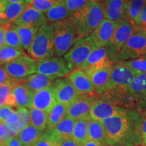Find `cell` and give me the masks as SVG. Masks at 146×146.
Returning <instances> with one entry per match:
<instances>
[{
    "mask_svg": "<svg viewBox=\"0 0 146 146\" xmlns=\"http://www.w3.org/2000/svg\"><path fill=\"white\" fill-rule=\"evenodd\" d=\"M143 114L125 110L102 120L107 140V146H137L143 145L141 124Z\"/></svg>",
    "mask_w": 146,
    "mask_h": 146,
    "instance_id": "6da1fadb",
    "label": "cell"
},
{
    "mask_svg": "<svg viewBox=\"0 0 146 146\" xmlns=\"http://www.w3.org/2000/svg\"><path fill=\"white\" fill-rule=\"evenodd\" d=\"M104 18V8L101 2L89 1L71 16L78 39L89 36Z\"/></svg>",
    "mask_w": 146,
    "mask_h": 146,
    "instance_id": "7a4b0ae2",
    "label": "cell"
},
{
    "mask_svg": "<svg viewBox=\"0 0 146 146\" xmlns=\"http://www.w3.org/2000/svg\"><path fill=\"white\" fill-rule=\"evenodd\" d=\"M54 30V54L56 57L64 56L78 41V36L70 19L52 23Z\"/></svg>",
    "mask_w": 146,
    "mask_h": 146,
    "instance_id": "3957f363",
    "label": "cell"
},
{
    "mask_svg": "<svg viewBox=\"0 0 146 146\" xmlns=\"http://www.w3.org/2000/svg\"><path fill=\"white\" fill-rule=\"evenodd\" d=\"M27 52L29 56L36 60L54 56V30L52 24L47 23L38 30L34 41Z\"/></svg>",
    "mask_w": 146,
    "mask_h": 146,
    "instance_id": "277c9868",
    "label": "cell"
},
{
    "mask_svg": "<svg viewBox=\"0 0 146 146\" xmlns=\"http://www.w3.org/2000/svg\"><path fill=\"white\" fill-rule=\"evenodd\" d=\"M36 64L37 60L24 54L2 67L9 77L16 82H23L29 76L36 73Z\"/></svg>",
    "mask_w": 146,
    "mask_h": 146,
    "instance_id": "5b68a950",
    "label": "cell"
},
{
    "mask_svg": "<svg viewBox=\"0 0 146 146\" xmlns=\"http://www.w3.org/2000/svg\"><path fill=\"white\" fill-rule=\"evenodd\" d=\"M95 49L96 47L89 36L78 39L64 56L70 71L80 69L90 53Z\"/></svg>",
    "mask_w": 146,
    "mask_h": 146,
    "instance_id": "8992f818",
    "label": "cell"
},
{
    "mask_svg": "<svg viewBox=\"0 0 146 146\" xmlns=\"http://www.w3.org/2000/svg\"><path fill=\"white\" fill-rule=\"evenodd\" d=\"M119 58L123 61L136 59L146 55V35L138 29L122 46Z\"/></svg>",
    "mask_w": 146,
    "mask_h": 146,
    "instance_id": "52a82bcc",
    "label": "cell"
},
{
    "mask_svg": "<svg viewBox=\"0 0 146 146\" xmlns=\"http://www.w3.org/2000/svg\"><path fill=\"white\" fill-rule=\"evenodd\" d=\"M68 65L64 58L55 57L37 60L36 73L56 79L63 78L70 73Z\"/></svg>",
    "mask_w": 146,
    "mask_h": 146,
    "instance_id": "ba28073f",
    "label": "cell"
},
{
    "mask_svg": "<svg viewBox=\"0 0 146 146\" xmlns=\"http://www.w3.org/2000/svg\"><path fill=\"white\" fill-rule=\"evenodd\" d=\"M138 29L137 27L126 20L119 21L106 47H110L112 52L119 54L122 46Z\"/></svg>",
    "mask_w": 146,
    "mask_h": 146,
    "instance_id": "9c48e42d",
    "label": "cell"
},
{
    "mask_svg": "<svg viewBox=\"0 0 146 146\" xmlns=\"http://www.w3.org/2000/svg\"><path fill=\"white\" fill-rule=\"evenodd\" d=\"M129 94L135 104L136 111L143 112L146 110V72L135 76L130 84Z\"/></svg>",
    "mask_w": 146,
    "mask_h": 146,
    "instance_id": "30bf717a",
    "label": "cell"
},
{
    "mask_svg": "<svg viewBox=\"0 0 146 146\" xmlns=\"http://www.w3.org/2000/svg\"><path fill=\"white\" fill-rule=\"evenodd\" d=\"M98 98L94 94L81 95L67 106L66 116L75 120L89 117L91 106Z\"/></svg>",
    "mask_w": 146,
    "mask_h": 146,
    "instance_id": "8fae6325",
    "label": "cell"
},
{
    "mask_svg": "<svg viewBox=\"0 0 146 146\" xmlns=\"http://www.w3.org/2000/svg\"><path fill=\"white\" fill-rule=\"evenodd\" d=\"M56 102L68 106L81 96L67 78L55 80L52 85Z\"/></svg>",
    "mask_w": 146,
    "mask_h": 146,
    "instance_id": "7c38bea8",
    "label": "cell"
},
{
    "mask_svg": "<svg viewBox=\"0 0 146 146\" xmlns=\"http://www.w3.org/2000/svg\"><path fill=\"white\" fill-rule=\"evenodd\" d=\"M118 22L119 21H113L104 18L103 21L89 36L96 48L106 47L108 44Z\"/></svg>",
    "mask_w": 146,
    "mask_h": 146,
    "instance_id": "4fadbf2b",
    "label": "cell"
},
{
    "mask_svg": "<svg viewBox=\"0 0 146 146\" xmlns=\"http://www.w3.org/2000/svg\"><path fill=\"white\" fill-rule=\"evenodd\" d=\"M47 23L45 14L28 5L27 8L22 12L12 24L14 26H29L39 29Z\"/></svg>",
    "mask_w": 146,
    "mask_h": 146,
    "instance_id": "5bb4252c",
    "label": "cell"
},
{
    "mask_svg": "<svg viewBox=\"0 0 146 146\" xmlns=\"http://www.w3.org/2000/svg\"><path fill=\"white\" fill-rule=\"evenodd\" d=\"M123 110L107 100L101 98H98L91 106L89 117L98 121H102L117 114Z\"/></svg>",
    "mask_w": 146,
    "mask_h": 146,
    "instance_id": "9a60e30c",
    "label": "cell"
},
{
    "mask_svg": "<svg viewBox=\"0 0 146 146\" xmlns=\"http://www.w3.org/2000/svg\"><path fill=\"white\" fill-rule=\"evenodd\" d=\"M104 8V18L113 21H127L129 1L127 0H102Z\"/></svg>",
    "mask_w": 146,
    "mask_h": 146,
    "instance_id": "2e32d148",
    "label": "cell"
},
{
    "mask_svg": "<svg viewBox=\"0 0 146 146\" xmlns=\"http://www.w3.org/2000/svg\"><path fill=\"white\" fill-rule=\"evenodd\" d=\"M56 102L55 91L52 85L34 93L32 99V108L39 109L49 113Z\"/></svg>",
    "mask_w": 146,
    "mask_h": 146,
    "instance_id": "e0dca14e",
    "label": "cell"
},
{
    "mask_svg": "<svg viewBox=\"0 0 146 146\" xmlns=\"http://www.w3.org/2000/svg\"><path fill=\"white\" fill-rule=\"evenodd\" d=\"M66 78L81 95L94 94L96 91L89 76L83 70L78 69L71 71Z\"/></svg>",
    "mask_w": 146,
    "mask_h": 146,
    "instance_id": "ac0fdd59",
    "label": "cell"
},
{
    "mask_svg": "<svg viewBox=\"0 0 146 146\" xmlns=\"http://www.w3.org/2000/svg\"><path fill=\"white\" fill-rule=\"evenodd\" d=\"M108 54L109 51L106 47L95 49L90 53L85 62L82 64L80 70L86 71L101 66L112 65Z\"/></svg>",
    "mask_w": 146,
    "mask_h": 146,
    "instance_id": "d6986e66",
    "label": "cell"
},
{
    "mask_svg": "<svg viewBox=\"0 0 146 146\" xmlns=\"http://www.w3.org/2000/svg\"><path fill=\"white\" fill-rule=\"evenodd\" d=\"M112 68V65H104L84 71L89 76L91 83L94 85L96 92L100 91L106 85L110 75Z\"/></svg>",
    "mask_w": 146,
    "mask_h": 146,
    "instance_id": "ffe728a7",
    "label": "cell"
},
{
    "mask_svg": "<svg viewBox=\"0 0 146 146\" xmlns=\"http://www.w3.org/2000/svg\"><path fill=\"white\" fill-rule=\"evenodd\" d=\"M16 107L32 108V99L33 93L24 85L23 82H18L12 89Z\"/></svg>",
    "mask_w": 146,
    "mask_h": 146,
    "instance_id": "44dd1931",
    "label": "cell"
},
{
    "mask_svg": "<svg viewBox=\"0 0 146 146\" xmlns=\"http://www.w3.org/2000/svg\"><path fill=\"white\" fill-rule=\"evenodd\" d=\"M87 127L88 139L103 146H107L106 136L101 122L92 119L89 116L87 118Z\"/></svg>",
    "mask_w": 146,
    "mask_h": 146,
    "instance_id": "7402d4cb",
    "label": "cell"
},
{
    "mask_svg": "<svg viewBox=\"0 0 146 146\" xmlns=\"http://www.w3.org/2000/svg\"><path fill=\"white\" fill-rule=\"evenodd\" d=\"M55 80L56 79L52 77L36 73L29 76L23 83L34 94L36 91L52 86Z\"/></svg>",
    "mask_w": 146,
    "mask_h": 146,
    "instance_id": "603a6c76",
    "label": "cell"
},
{
    "mask_svg": "<svg viewBox=\"0 0 146 146\" xmlns=\"http://www.w3.org/2000/svg\"><path fill=\"white\" fill-rule=\"evenodd\" d=\"M44 14L47 21L50 22V24L70 19L72 16L62 0H57L54 6Z\"/></svg>",
    "mask_w": 146,
    "mask_h": 146,
    "instance_id": "cb8c5ba5",
    "label": "cell"
},
{
    "mask_svg": "<svg viewBox=\"0 0 146 146\" xmlns=\"http://www.w3.org/2000/svg\"><path fill=\"white\" fill-rule=\"evenodd\" d=\"M74 123H75V120L68 116H66L61 121H60L56 125V127L49 130L52 131L53 135L61 143L66 139L71 137Z\"/></svg>",
    "mask_w": 146,
    "mask_h": 146,
    "instance_id": "d4e9b609",
    "label": "cell"
},
{
    "mask_svg": "<svg viewBox=\"0 0 146 146\" xmlns=\"http://www.w3.org/2000/svg\"><path fill=\"white\" fill-rule=\"evenodd\" d=\"M44 132L29 125L22 129L16 136L22 146H34Z\"/></svg>",
    "mask_w": 146,
    "mask_h": 146,
    "instance_id": "484cf974",
    "label": "cell"
},
{
    "mask_svg": "<svg viewBox=\"0 0 146 146\" xmlns=\"http://www.w3.org/2000/svg\"><path fill=\"white\" fill-rule=\"evenodd\" d=\"M67 106L56 102V104L48 113L47 118V129H52L56 125L66 116Z\"/></svg>",
    "mask_w": 146,
    "mask_h": 146,
    "instance_id": "4316f807",
    "label": "cell"
},
{
    "mask_svg": "<svg viewBox=\"0 0 146 146\" xmlns=\"http://www.w3.org/2000/svg\"><path fill=\"white\" fill-rule=\"evenodd\" d=\"M15 28L21 40L22 47L24 50H27L34 41L39 29L29 26H15Z\"/></svg>",
    "mask_w": 146,
    "mask_h": 146,
    "instance_id": "83f0119b",
    "label": "cell"
},
{
    "mask_svg": "<svg viewBox=\"0 0 146 146\" xmlns=\"http://www.w3.org/2000/svg\"><path fill=\"white\" fill-rule=\"evenodd\" d=\"M87 118H80L75 120L71 138L80 146H83L87 140Z\"/></svg>",
    "mask_w": 146,
    "mask_h": 146,
    "instance_id": "f1b7e54d",
    "label": "cell"
},
{
    "mask_svg": "<svg viewBox=\"0 0 146 146\" xmlns=\"http://www.w3.org/2000/svg\"><path fill=\"white\" fill-rule=\"evenodd\" d=\"M28 5L26 2L10 3L5 1L4 15L6 24L13 23L27 8Z\"/></svg>",
    "mask_w": 146,
    "mask_h": 146,
    "instance_id": "f546056e",
    "label": "cell"
},
{
    "mask_svg": "<svg viewBox=\"0 0 146 146\" xmlns=\"http://www.w3.org/2000/svg\"><path fill=\"white\" fill-rule=\"evenodd\" d=\"M48 113L36 108L29 110V125L39 130L45 131L47 129Z\"/></svg>",
    "mask_w": 146,
    "mask_h": 146,
    "instance_id": "4dcf8cb0",
    "label": "cell"
},
{
    "mask_svg": "<svg viewBox=\"0 0 146 146\" xmlns=\"http://www.w3.org/2000/svg\"><path fill=\"white\" fill-rule=\"evenodd\" d=\"M3 45L12 47L18 50H24L22 47L21 40L15 26L12 23H9L5 25V33Z\"/></svg>",
    "mask_w": 146,
    "mask_h": 146,
    "instance_id": "1f68e13d",
    "label": "cell"
},
{
    "mask_svg": "<svg viewBox=\"0 0 146 146\" xmlns=\"http://www.w3.org/2000/svg\"><path fill=\"white\" fill-rule=\"evenodd\" d=\"M145 3L146 0H131L129 1L127 21L137 27L138 17Z\"/></svg>",
    "mask_w": 146,
    "mask_h": 146,
    "instance_id": "d6a6232c",
    "label": "cell"
},
{
    "mask_svg": "<svg viewBox=\"0 0 146 146\" xmlns=\"http://www.w3.org/2000/svg\"><path fill=\"white\" fill-rule=\"evenodd\" d=\"M24 54H25L24 50L3 45L0 49V66H3L10 62L13 61L14 60Z\"/></svg>",
    "mask_w": 146,
    "mask_h": 146,
    "instance_id": "836d02e7",
    "label": "cell"
},
{
    "mask_svg": "<svg viewBox=\"0 0 146 146\" xmlns=\"http://www.w3.org/2000/svg\"><path fill=\"white\" fill-rule=\"evenodd\" d=\"M120 63L130 68L137 74L146 72V55L136 59L123 61Z\"/></svg>",
    "mask_w": 146,
    "mask_h": 146,
    "instance_id": "e575fe53",
    "label": "cell"
},
{
    "mask_svg": "<svg viewBox=\"0 0 146 146\" xmlns=\"http://www.w3.org/2000/svg\"><path fill=\"white\" fill-rule=\"evenodd\" d=\"M60 142L56 139L52 131L47 129L34 146H60Z\"/></svg>",
    "mask_w": 146,
    "mask_h": 146,
    "instance_id": "d590c367",
    "label": "cell"
},
{
    "mask_svg": "<svg viewBox=\"0 0 146 146\" xmlns=\"http://www.w3.org/2000/svg\"><path fill=\"white\" fill-rule=\"evenodd\" d=\"M3 125L14 136H16L22 130L16 110L5 120Z\"/></svg>",
    "mask_w": 146,
    "mask_h": 146,
    "instance_id": "8d00e7d4",
    "label": "cell"
},
{
    "mask_svg": "<svg viewBox=\"0 0 146 146\" xmlns=\"http://www.w3.org/2000/svg\"><path fill=\"white\" fill-rule=\"evenodd\" d=\"M14 80L10 79L0 86V106L5 105V101L8 97L12 94L14 85L17 83Z\"/></svg>",
    "mask_w": 146,
    "mask_h": 146,
    "instance_id": "74e56055",
    "label": "cell"
},
{
    "mask_svg": "<svg viewBox=\"0 0 146 146\" xmlns=\"http://www.w3.org/2000/svg\"><path fill=\"white\" fill-rule=\"evenodd\" d=\"M57 0H33L29 5L39 12L45 13L54 6Z\"/></svg>",
    "mask_w": 146,
    "mask_h": 146,
    "instance_id": "f35d334b",
    "label": "cell"
},
{
    "mask_svg": "<svg viewBox=\"0 0 146 146\" xmlns=\"http://www.w3.org/2000/svg\"><path fill=\"white\" fill-rule=\"evenodd\" d=\"M62 1L66 7L72 15L83 8L89 2L86 0H62Z\"/></svg>",
    "mask_w": 146,
    "mask_h": 146,
    "instance_id": "ab89813d",
    "label": "cell"
},
{
    "mask_svg": "<svg viewBox=\"0 0 146 146\" xmlns=\"http://www.w3.org/2000/svg\"><path fill=\"white\" fill-rule=\"evenodd\" d=\"M16 112L19 118L21 127L23 129L29 125V111L25 108H18Z\"/></svg>",
    "mask_w": 146,
    "mask_h": 146,
    "instance_id": "60d3db41",
    "label": "cell"
},
{
    "mask_svg": "<svg viewBox=\"0 0 146 146\" xmlns=\"http://www.w3.org/2000/svg\"><path fill=\"white\" fill-rule=\"evenodd\" d=\"M13 107L9 106L7 105H3L0 106V123H4V122L8 119V117L15 112Z\"/></svg>",
    "mask_w": 146,
    "mask_h": 146,
    "instance_id": "b9f144b4",
    "label": "cell"
},
{
    "mask_svg": "<svg viewBox=\"0 0 146 146\" xmlns=\"http://www.w3.org/2000/svg\"><path fill=\"white\" fill-rule=\"evenodd\" d=\"M12 137H14V135L5 127L3 123H0V143L3 144Z\"/></svg>",
    "mask_w": 146,
    "mask_h": 146,
    "instance_id": "7bdbcfd3",
    "label": "cell"
},
{
    "mask_svg": "<svg viewBox=\"0 0 146 146\" xmlns=\"http://www.w3.org/2000/svg\"><path fill=\"white\" fill-rule=\"evenodd\" d=\"M137 27L139 30H142L146 27V3L139 16L137 22Z\"/></svg>",
    "mask_w": 146,
    "mask_h": 146,
    "instance_id": "ee69618b",
    "label": "cell"
},
{
    "mask_svg": "<svg viewBox=\"0 0 146 146\" xmlns=\"http://www.w3.org/2000/svg\"><path fill=\"white\" fill-rule=\"evenodd\" d=\"M140 131H141V135L143 144L144 146H146V114L145 117H144V118H143V120H142Z\"/></svg>",
    "mask_w": 146,
    "mask_h": 146,
    "instance_id": "f6af8a7d",
    "label": "cell"
},
{
    "mask_svg": "<svg viewBox=\"0 0 146 146\" xmlns=\"http://www.w3.org/2000/svg\"><path fill=\"white\" fill-rule=\"evenodd\" d=\"M4 7L5 0H0V25H6L4 15Z\"/></svg>",
    "mask_w": 146,
    "mask_h": 146,
    "instance_id": "bcb514c9",
    "label": "cell"
},
{
    "mask_svg": "<svg viewBox=\"0 0 146 146\" xmlns=\"http://www.w3.org/2000/svg\"><path fill=\"white\" fill-rule=\"evenodd\" d=\"M10 79V78L9 77L7 72L3 68L2 66H0V86L2 85L5 83H6Z\"/></svg>",
    "mask_w": 146,
    "mask_h": 146,
    "instance_id": "7dc6e473",
    "label": "cell"
},
{
    "mask_svg": "<svg viewBox=\"0 0 146 146\" xmlns=\"http://www.w3.org/2000/svg\"><path fill=\"white\" fill-rule=\"evenodd\" d=\"M4 146H22L21 143H20L19 140L16 137V136L12 137L10 139L3 143Z\"/></svg>",
    "mask_w": 146,
    "mask_h": 146,
    "instance_id": "c3c4849f",
    "label": "cell"
},
{
    "mask_svg": "<svg viewBox=\"0 0 146 146\" xmlns=\"http://www.w3.org/2000/svg\"><path fill=\"white\" fill-rule=\"evenodd\" d=\"M60 146H80L76 143L72 138H68L63 140L60 144Z\"/></svg>",
    "mask_w": 146,
    "mask_h": 146,
    "instance_id": "681fc988",
    "label": "cell"
},
{
    "mask_svg": "<svg viewBox=\"0 0 146 146\" xmlns=\"http://www.w3.org/2000/svg\"><path fill=\"white\" fill-rule=\"evenodd\" d=\"M5 33V25H0V49L3 46Z\"/></svg>",
    "mask_w": 146,
    "mask_h": 146,
    "instance_id": "f907efd6",
    "label": "cell"
},
{
    "mask_svg": "<svg viewBox=\"0 0 146 146\" xmlns=\"http://www.w3.org/2000/svg\"><path fill=\"white\" fill-rule=\"evenodd\" d=\"M83 146H103L101 144L97 143V142H95L94 141H91V140L88 139L87 141L85 142V143L84 144Z\"/></svg>",
    "mask_w": 146,
    "mask_h": 146,
    "instance_id": "816d5d0a",
    "label": "cell"
},
{
    "mask_svg": "<svg viewBox=\"0 0 146 146\" xmlns=\"http://www.w3.org/2000/svg\"><path fill=\"white\" fill-rule=\"evenodd\" d=\"M5 1H8V2H10V3H14V2H25V0H5Z\"/></svg>",
    "mask_w": 146,
    "mask_h": 146,
    "instance_id": "f5cc1de1",
    "label": "cell"
},
{
    "mask_svg": "<svg viewBox=\"0 0 146 146\" xmlns=\"http://www.w3.org/2000/svg\"><path fill=\"white\" fill-rule=\"evenodd\" d=\"M33 1V0H25V1L27 3H28V4H30L31 2Z\"/></svg>",
    "mask_w": 146,
    "mask_h": 146,
    "instance_id": "db71d44e",
    "label": "cell"
},
{
    "mask_svg": "<svg viewBox=\"0 0 146 146\" xmlns=\"http://www.w3.org/2000/svg\"><path fill=\"white\" fill-rule=\"evenodd\" d=\"M87 1H98V2H100V1H102V0H86Z\"/></svg>",
    "mask_w": 146,
    "mask_h": 146,
    "instance_id": "11a10c76",
    "label": "cell"
},
{
    "mask_svg": "<svg viewBox=\"0 0 146 146\" xmlns=\"http://www.w3.org/2000/svg\"><path fill=\"white\" fill-rule=\"evenodd\" d=\"M141 31H143L144 33L146 35V27H145V28H144L143 29H142V30H141Z\"/></svg>",
    "mask_w": 146,
    "mask_h": 146,
    "instance_id": "9f6ffc18",
    "label": "cell"
},
{
    "mask_svg": "<svg viewBox=\"0 0 146 146\" xmlns=\"http://www.w3.org/2000/svg\"><path fill=\"white\" fill-rule=\"evenodd\" d=\"M0 146H4V145H3V144H2V143H0Z\"/></svg>",
    "mask_w": 146,
    "mask_h": 146,
    "instance_id": "6f0895ef",
    "label": "cell"
},
{
    "mask_svg": "<svg viewBox=\"0 0 146 146\" xmlns=\"http://www.w3.org/2000/svg\"><path fill=\"white\" fill-rule=\"evenodd\" d=\"M137 146H144V145H137Z\"/></svg>",
    "mask_w": 146,
    "mask_h": 146,
    "instance_id": "680465c9",
    "label": "cell"
},
{
    "mask_svg": "<svg viewBox=\"0 0 146 146\" xmlns=\"http://www.w3.org/2000/svg\"><path fill=\"white\" fill-rule=\"evenodd\" d=\"M127 1H131V0H127Z\"/></svg>",
    "mask_w": 146,
    "mask_h": 146,
    "instance_id": "91938a15",
    "label": "cell"
}]
</instances>
